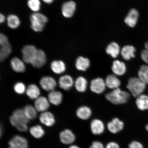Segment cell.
<instances>
[{
    "label": "cell",
    "instance_id": "38",
    "mask_svg": "<svg viewBox=\"0 0 148 148\" xmlns=\"http://www.w3.org/2000/svg\"><path fill=\"white\" fill-rule=\"evenodd\" d=\"M128 148H144V147L140 142L133 141L129 144Z\"/></svg>",
    "mask_w": 148,
    "mask_h": 148
},
{
    "label": "cell",
    "instance_id": "33",
    "mask_svg": "<svg viewBox=\"0 0 148 148\" xmlns=\"http://www.w3.org/2000/svg\"><path fill=\"white\" fill-rule=\"evenodd\" d=\"M29 132L32 136L36 138H42L45 134L43 129L39 125L34 126L31 127Z\"/></svg>",
    "mask_w": 148,
    "mask_h": 148
},
{
    "label": "cell",
    "instance_id": "40",
    "mask_svg": "<svg viewBox=\"0 0 148 148\" xmlns=\"http://www.w3.org/2000/svg\"><path fill=\"white\" fill-rule=\"evenodd\" d=\"M141 57L144 62L148 64V50L145 49L141 52Z\"/></svg>",
    "mask_w": 148,
    "mask_h": 148
},
{
    "label": "cell",
    "instance_id": "28",
    "mask_svg": "<svg viewBox=\"0 0 148 148\" xmlns=\"http://www.w3.org/2000/svg\"><path fill=\"white\" fill-rule=\"evenodd\" d=\"M10 121L11 124L21 132H26L27 130L28 127L27 124L20 121L16 119L12 115L10 116Z\"/></svg>",
    "mask_w": 148,
    "mask_h": 148
},
{
    "label": "cell",
    "instance_id": "5",
    "mask_svg": "<svg viewBox=\"0 0 148 148\" xmlns=\"http://www.w3.org/2000/svg\"><path fill=\"white\" fill-rule=\"evenodd\" d=\"M106 86L105 81L101 77H97L91 81L90 88L92 92L97 94H100L105 91Z\"/></svg>",
    "mask_w": 148,
    "mask_h": 148
},
{
    "label": "cell",
    "instance_id": "41",
    "mask_svg": "<svg viewBox=\"0 0 148 148\" xmlns=\"http://www.w3.org/2000/svg\"><path fill=\"white\" fill-rule=\"evenodd\" d=\"M89 148H105L103 144L98 141H94Z\"/></svg>",
    "mask_w": 148,
    "mask_h": 148
},
{
    "label": "cell",
    "instance_id": "14",
    "mask_svg": "<svg viewBox=\"0 0 148 148\" xmlns=\"http://www.w3.org/2000/svg\"><path fill=\"white\" fill-rule=\"evenodd\" d=\"M105 82L107 87L113 90L119 88L121 84L120 79L114 74H110L107 76Z\"/></svg>",
    "mask_w": 148,
    "mask_h": 148
},
{
    "label": "cell",
    "instance_id": "24",
    "mask_svg": "<svg viewBox=\"0 0 148 148\" xmlns=\"http://www.w3.org/2000/svg\"><path fill=\"white\" fill-rule=\"evenodd\" d=\"M92 111L89 107L83 106L79 107L77 111V115L80 119L86 120L89 118L92 114Z\"/></svg>",
    "mask_w": 148,
    "mask_h": 148
},
{
    "label": "cell",
    "instance_id": "44",
    "mask_svg": "<svg viewBox=\"0 0 148 148\" xmlns=\"http://www.w3.org/2000/svg\"><path fill=\"white\" fill-rule=\"evenodd\" d=\"M5 18L4 15L2 14H0V23H3L4 22Z\"/></svg>",
    "mask_w": 148,
    "mask_h": 148
},
{
    "label": "cell",
    "instance_id": "18",
    "mask_svg": "<svg viewBox=\"0 0 148 148\" xmlns=\"http://www.w3.org/2000/svg\"><path fill=\"white\" fill-rule=\"evenodd\" d=\"M73 79L70 76L64 75L61 77L59 80V86L64 90H69L73 86Z\"/></svg>",
    "mask_w": 148,
    "mask_h": 148
},
{
    "label": "cell",
    "instance_id": "29",
    "mask_svg": "<svg viewBox=\"0 0 148 148\" xmlns=\"http://www.w3.org/2000/svg\"><path fill=\"white\" fill-rule=\"evenodd\" d=\"M107 53L113 58H116L119 55L120 52L119 46L115 42H111L107 46L106 49Z\"/></svg>",
    "mask_w": 148,
    "mask_h": 148
},
{
    "label": "cell",
    "instance_id": "4",
    "mask_svg": "<svg viewBox=\"0 0 148 148\" xmlns=\"http://www.w3.org/2000/svg\"><path fill=\"white\" fill-rule=\"evenodd\" d=\"M37 51L38 49L34 46L26 45L24 46L22 49L23 62L27 64H31Z\"/></svg>",
    "mask_w": 148,
    "mask_h": 148
},
{
    "label": "cell",
    "instance_id": "2",
    "mask_svg": "<svg viewBox=\"0 0 148 148\" xmlns=\"http://www.w3.org/2000/svg\"><path fill=\"white\" fill-rule=\"evenodd\" d=\"M146 85L138 78L134 77L129 79L127 87L134 97H137L145 90Z\"/></svg>",
    "mask_w": 148,
    "mask_h": 148
},
{
    "label": "cell",
    "instance_id": "9",
    "mask_svg": "<svg viewBox=\"0 0 148 148\" xmlns=\"http://www.w3.org/2000/svg\"><path fill=\"white\" fill-rule=\"evenodd\" d=\"M75 3L73 1L66 2L63 4L62 7V14L64 17L70 18L72 17L76 9Z\"/></svg>",
    "mask_w": 148,
    "mask_h": 148
},
{
    "label": "cell",
    "instance_id": "25",
    "mask_svg": "<svg viewBox=\"0 0 148 148\" xmlns=\"http://www.w3.org/2000/svg\"><path fill=\"white\" fill-rule=\"evenodd\" d=\"M26 92L28 97L31 99H36L40 97V90L36 85H29L26 90Z\"/></svg>",
    "mask_w": 148,
    "mask_h": 148
},
{
    "label": "cell",
    "instance_id": "22",
    "mask_svg": "<svg viewBox=\"0 0 148 148\" xmlns=\"http://www.w3.org/2000/svg\"><path fill=\"white\" fill-rule=\"evenodd\" d=\"M62 94L60 92L54 90L50 92L48 95V100L52 104L57 106L62 103Z\"/></svg>",
    "mask_w": 148,
    "mask_h": 148
},
{
    "label": "cell",
    "instance_id": "19",
    "mask_svg": "<svg viewBox=\"0 0 148 148\" xmlns=\"http://www.w3.org/2000/svg\"><path fill=\"white\" fill-rule=\"evenodd\" d=\"M10 64L13 70L16 73H22L25 71L24 62L17 57H15L12 58L10 61Z\"/></svg>",
    "mask_w": 148,
    "mask_h": 148
},
{
    "label": "cell",
    "instance_id": "42",
    "mask_svg": "<svg viewBox=\"0 0 148 148\" xmlns=\"http://www.w3.org/2000/svg\"><path fill=\"white\" fill-rule=\"evenodd\" d=\"M105 148H120V147L116 142H112L107 144Z\"/></svg>",
    "mask_w": 148,
    "mask_h": 148
},
{
    "label": "cell",
    "instance_id": "37",
    "mask_svg": "<svg viewBox=\"0 0 148 148\" xmlns=\"http://www.w3.org/2000/svg\"><path fill=\"white\" fill-rule=\"evenodd\" d=\"M138 78L146 84H148V75L140 70L138 73Z\"/></svg>",
    "mask_w": 148,
    "mask_h": 148
},
{
    "label": "cell",
    "instance_id": "20",
    "mask_svg": "<svg viewBox=\"0 0 148 148\" xmlns=\"http://www.w3.org/2000/svg\"><path fill=\"white\" fill-rule=\"evenodd\" d=\"M136 49L134 46L126 45L122 49L121 54L123 59L126 60H129L135 57V53Z\"/></svg>",
    "mask_w": 148,
    "mask_h": 148
},
{
    "label": "cell",
    "instance_id": "1",
    "mask_svg": "<svg viewBox=\"0 0 148 148\" xmlns=\"http://www.w3.org/2000/svg\"><path fill=\"white\" fill-rule=\"evenodd\" d=\"M105 97L111 103L120 105L126 103L130 97V94L128 92L118 88L107 94Z\"/></svg>",
    "mask_w": 148,
    "mask_h": 148
},
{
    "label": "cell",
    "instance_id": "12",
    "mask_svg": "<svg viewBox=\"0 0 148 148\" xmlns=\"http://www.w3.org/2000/svg\"><path fill=\"white\" fill-rule=\"evenodd\" d=\"M138 16V11L135 9H131L125 18V23L130 27H134L137 23Z\"/></svg>",
    "mask_w": 148,
    "mask_h": 148
},
{
    "label": "cell",
    "instance_id": "8",
    "mask_svg": "<svg viewBox=\"0 0 148 148\" xmlns=\"http://www.w3.org/2000/svg\"><path fill=\"white\" fill-rule=\"evenodd\" d=\"M9 148H28L27 140L19 136H14L9 142Z\"/></svg>",
    "mask_w": 148,
    "mask_h": 148
},
{
    "label": "cell",
    "instance_id": "47",
    "mask_svg": "<svg viewBox=\"0 0 148 148\" xmlns=\"http://www.w3.org/2000/svg\"><path fill=\"white\" fill-rule=\"evenodd\" d=\"M145 46L146 49L148 50V41L146 42L145 44Z\"/></svg>",
    "mask_w": 148,
    "mask_h": 148
},
{
    "label": "cell",
    "instance_id": "30",
    "mask_svg": "<svg viewBox=\"0 0 148 148\" xmlns=\"http://www.w3.org/2000/svg\"><path fill=\"white\" fill-rule=\"evenodd\" d=\"M20 20L18 16L14 14H10L7 18V23L8 26L12 29H16L20 25Z\"/></svg>",
    "mask_w": 148,
    "mask_h": 148
},
{
    "label": "cell",
    "instance_id": "48",
    "mask_svg": "<svg viewBox=\"0 0 148 148\" xmlns=\"http://www.w3.org/2000/svg\"><path fill=\"white\" fill-rule=\"evenodd\" d=\"M145 129L147 132H148V124L145 125Z\"/></svg>",
    "mask_w": 148,
    "mask_h": 148
},
{
    "label": "cell",
    "instance_id": "3",
    "mask_svg": "<svg viewBox=\"0 0 148 148\" xmlns=\"http://www.w3.org/2000/svg\"><path fill=\"white\" fill-rule=\"evenodd\" d=\"M31 27L35 32H41L44 29L48 19L44 14L36 12L31 15L30 17Z\"/></svg>",
    "mask_w": 148,
    "mask_h": 148
},
{
    "label": "cell",
    "instance_id": "39",
    "mask_svg": "<svg viewBox=\"0 0 148 148\" xmlns=\"http://www.w3.org/2000/svg\"><path fill=\"white\" fill-rule=\"evenodd\" d=\"M9 43L8 38L4 34L1 33L0 34V45L1 46Z\"/></svg>",
    "mask_w": 148,
    "mask_h": 148
},
{
    "label": "cell",
    "instance_id": "34",
    "mask_svg": "<svg viewBox=\"0 0 148 148\" xmlns=\"http://www.w3.org/2000/svg\"><path fill=\"white\" fill-rule=\"evenodd\" d=\"M16 119L20 121L27 124L29 123V120L26 116L24 110L22 109H17L15 110L13 112L12 115Z\"/></svg>",
    "mask_w": 148,
    "mask_h": 148
},
{
    "label": "cell",
    "instance_id": "32",
    "mask_svg": "<svg viewBox=\"0 0 148 148\" xmlns=\"http://www.w3.org/2000/svg\"><path fill=\"white\" fill-rule=\"evenodd\" d=\"M12 47L10 43L1 46L0 51V60H5L12 53Z\"/></svg>",
    "mask_w": 148,
    "mask_h": 148
},
{
    "label": "cell",
    "instance_id": "15",
    "mask_svg": "<svg viewBox=\"0 0 148 148\" xmlns=\"http://www.w3.org/2000/svg\"><path fill=\"white\" fill-rule=\"evenodd\" d=\"M112 69L114 75L121 76L126 72L127 67L123 62L119 60H116L113 62Z\"/></svg>",
    "mask_w": 148,
    "mask_h": 148
},
{
    "label": "cell",
    "instance_id": "6",
    "mask_svg": "<svg viewBox=\"0 0 148 148\" xmlns=\"http://www.w3.org/2000/svg\"><path fill=\"white\" fill-rule=\"evenodd\" d=\"M40 84L43 90L50 92L54 90L57 85L55 79L49 76L42 77L40 81Z\"/></svg>",
    "mask_w": 148,
    "mask_h": 148
},
{
    "label": "cell",
    "instance_id": "45",
    "mask_svg": "<svg viewBox=\"0 0 148 148\" xmlns=\"http://www.w3.org/2000/svg\"><path fill=\"white\" fill-rule=\"evenodd\" d=\"M54 0H42L44 2L46 3H48V4H50V3H51L53 2V1H54Z\"/></svg>",
    "mask_w": 148,
    "mask_h": 148
},
{
    "label": "cell",
    "instance_id": "7",
    "mask_svg": "<svg viewBox=\"0 0 148 148\" xmlns=\"http://www.w3.org/2000/svg\"><path fill=\"white\" fill-rule=\"evenodd\" d=\"M46 61L45 53L42 50L38 49L36 54L31 64L34 67L39 68L45 64Z\"/></svg>",
    "mask_w": 148,
    "mask_h": 148
},
{
    "label": "cell",
    "instance_id": "46",
    "mask_svg": "<svg viewBox=\"0 0 148 148\" xmlns=\"http://www.w3.org/2000/svg\"><path fill=\"white\" fill-rule=\"evenodd\" d=\"M69 148H80L78 146L75 145H73L70 146Z\"/></svg>",
    "mask_w": 148,
    "mask_h": 148
},
{
    "label": "cell",
    "instance_id": "26",
    "mask_svg": "<svg viewBox=\"0 0 148 148\" xmlns=\"http://www.w3.org/2000/svg\"><path fill=\"white\" fill-rule=\"evenodd\" d=\"M75 85L77 91L81 92H85L87 88V81L84 77H79L76 79Z\"/></svg>",
    "mask_w": 148,
    "mask_h": 148
},
{
    "label": "cell",
    "instance_id": "17",
    "mask_svg": "<svg viewBox=\"0 0 148 148\" xmlns=\"http://www.w3.org/2000/svg\"><path fill=\"white\" fill-rule=\"evenodd\" d=\"M39 119L42 124L47 127L52 126L54 124L55 121L53 114L48 112H42L40 114Z\"/></svg>",
    "mask_w": 148,
    "mask_h": 148
},
{
    "label": "cell",
    "instance_id": "36",
    "mask_svg": "<svg viewBox=\"0 0 148 148\" xmlns=\"http://www.w3.org/2000/svg\"><path fill=\"white\" fill-rule=\"evenodd\" d=\"M14 90L16 93L19 94H23L26 90L25 84L20 82L16 83L14 85Z\"/></svg>",
    "mask_w": 148,
    "mask_h": 148
},
{
    "label": "cell",
    "instance_id": "21",
    "mask_svg": "<svg viewBox=\"0 0 148 148\" xmlns=\"http://www.w3.org/2000/svg\"><path fill=\"white\" fill-rule=\"evenodd\" d=\"M90 60L85 57H79L76 61V68L79 71H86L90 67Z\"/></svg>",
    "mask_w": 148,
    "mask_h": 148
},
{
    "label": "cell",
    "instance_id": "35",
    "mask_svg": "<svg viewBox=\"0 0 148 148\" xmlns=\"http://www.w3.org/2000/svg\"><path fill=\"white\" fill-rule=\"evenodd\" d=\"M27 5L31 10L37 12L40 9V2L39 0H29L27 1Z\"/></svg>",
    "mask_w": 148,
    "mask_h": 148
},
{
    "label": "cell",
    "instance_id": "11",
    "mask_svg": "<svg viewBox=\"0 0 148 148\" xmlns=\"http://www.w3.org/2000/svg\"><path fill=\"white\" fill-rule=\"evenodd\" d=\"M49 107V100L45 97L42 96L39 97L35 101L34 107L38 112H45Z\"/></svg>",
    "mask_w": 148,
    "mask_h": 148
},
{
    "label": "cell",
    "instance_id": "43",
    "mask_svg": "<svg viewBox=\"0 0 148 148\" xmlns=\"http://www.w3.org/2000/svg\"><path fill=\"white\" fill-rule=\"evenodd\" d=\"M141 71H143L144 73H147L148 75V65H143L140 68V70Z\"/></svg>",
    "mask_w": 148,
    "mask_h": 148
},
{
    "label": "cell",
    "instance_id": "16",
    "mask_svg": "<svg viewBox=\"0 0 148 148\" xmlns=\"http://www.w3.org/2000/svg\"><path fill=\"white\" fill-rule=\"evenodd\" d=\"M60 138L63 143L70 144L75 141V136L71 130L66 129L60 133Z\"/></svg>",
    "mask_w": 148,
    "mask_h": 148
},
{
    "label": "cell",
    "instance_id": "31",
    "mask_svg": "<svg viewBox=\"0 0 148 148\" xmlns=\"http://www.w3.org/2000/svg\"><path fill=\"white\" fill-rule=\"evenodd\" d=\"M23 110L26 116L29 120L34 119L36 117L37 110L32 105H27L24 107Z\"/></svg>",
    "mask_w": 148,
    "mask_h": 148
},
{
    "label": "cell",
    "instance_id": "10",
    "mask_svg": "<svg viewBox=\"0 0 148 148\" xmlns=\"http://www.w3.org/2000/svg\"><path fill=\"white\" fill-rule=\"evenodd\" d=\"M124 123L118 118H115L112 121L109 122L107 127L108 130L111 133L116 134L123 130Z\"/></svg>",
    "mask_w": 148,
    "mask_h": 148
},
{
    "label": "cell",
    "instance_id": "13",
    "mask_svg": "<svg viewBox=\"0 0 148 148\" xmlns=\"http://www.w3.org/2000/svg\"><path fill=\"white\" fill-rule=\"evenodd\" d=\"M90 130L94 135H100L104 132L105 127L102 121L99 119L92 120L90 123Z\"/></svg>",
    "mask_w": 148,
    "mask_h": 148
},
{
    "label": "cell",
    "instance_id": "27",
    "mask_svg": "<svg viewBox=\"0 0 148 148\" xmlns=\"http://www.w3.org/2000/svg\"><path fill=\"white\" fill-rule=\"evenodd\" d=\"M136 103L140 110L143 111L148 110V96L142 94L137 97Z\"/></svg>",
    "mask_w": 148,
    "mask_h": 148
},
{
    "label": "cell",
    "instance_id": "23",
    "mask_svg": "<svg viewBox=\"0 0 148 148\" xmlns=\"http://www.w3.org/2000/svg\"><path fill=\"white\" fill-rule=\"evenodd\" d=\"M51 69L53 73L60 74L65 71L66 67L64 62L61 60H55L51 63Z\"/></svg>",
    "mask_w": 148,
    "mask_h": 148
}]
</instances>
